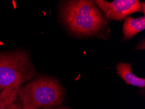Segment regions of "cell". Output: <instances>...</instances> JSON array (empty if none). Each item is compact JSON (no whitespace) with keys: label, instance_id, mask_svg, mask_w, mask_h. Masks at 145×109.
<instances>
[{"label":"cell","instance_id":"6da1fadb","mask_svg":"<svg viewBox=\"0 0 145 109\" xmlns=\"http://www.w3.org/2000/svg\"><path fill=\"white\" fill-rule=\"evenodd\" d=\"M63 22L72 33L82 36L96 34L106 24L104 15L94 1H65L60 8Z\"/></svg>","mask_w":145,"mask_h":109},{"label":"cell","instance_id":"7a4b0ae2","mask_svg":"<svg viewBox=\"0 0 145 109\" xmlns=\"http://www.w3.org/2000/svg\"><path fill=\"white\" fill-rule=\"evenodd\" d=\"M17 99L22 109H46L62 103L64 90L57 80L40 76L21 86Z\"/></svg>","mask_w":145,"mask_h":109},{"label":"cell","instance_id":"3957f363","mask_svg":"<svg viewBox=\"0 0 145 109\" xmlns=\"http://www.w3.org/2000/svg\"><path fill=\"white\" fill-rule=\"evenodd\" d=\"M36 73L29 55L25 51L0 53V91L16 82L25 83L31 80Z\"/></svg>","mask_w":145,"mask_h":109},{"label":"cell","instance_id":"277c9868","mask_svg":"<svg viewBox=\"0 0 145 109\" xmlns=\"http://www.w3.org/2000/svg\"><path fill=\"white\" fill-rule=\"evenodd\" d=\"M94 1L103 14L111 20L120 21L134 13L142 12L138 0H115L111 2L96 0Z\"/></svg>","mask_w":145,"mask_h":109},{"label":"cell","instance_id":"5b68a950","mask_svg":"<svg viewBox=\"0 0 145 109\" xmlns=\"http://www.w3.org/2000/svg\"><path fill=\"white\" fill-rule=\"evenodd\" d=\"M132 65L130 63L120 62L116 66V71L118 76L124 80V81L129 85L144 88L145 80L143 78L136 76L132 72Z\"/></svg>","mask_w":145,"mask_h":109},{"label":"cell","instance_id":"8992f818","mask_svg":"<svg viewBox=\"0 0 145 109\" xmlns=\"http://www.w3.org/2000/svg\"><path fill=\"white\" fill-rule=\"evenodd\" d=\"M145 28V18L126 17L123 24V34L126 40L132 38Z\"/></svg>","mask_w":145,"mask_h":109},{"label":"cell","instance_id":"52a82bcc","mask_svg":"<svg viewBox=\"0 0 145 109\" xmlns=\"http://www.w3.org/2000/svg\"><path fill=\"white\" fill-rule=\"evenodd\" d=\"M20 82H16L0 92V109H6L7 106L17 100V94L22 85Z\"/></svg>","mask_w":145,"mask_h":109},{"label":"cell","instance_id":"ba28073f","mask_svg":"<svg viewBox=\"0 0 145 109\" xmlns=\"http://www.w3.org/2000/svg\"><path fill=\"white\" fill-rule=\"evenodd\" d=\"M6 109H22V107L21 104H20L19 102L16 100L11 104H10Z\"/></svg>","mask_w":145,"mask_h":109},{"label":"cell","instance_id":"9c48e42d","mask_svg":"<svg viewBox=\"0 0 145 109\" xmlns=\"http://www.w3.org/2000/svg\"><path fill=\"white\" fill-rule=\"evenodd\" d=\"M46 109H70L67 107H63V106H55V107H52V108H48Z\"/></svg>","mask_w":145,"mask_h":109},{"label":"cell","instance_id":"30bf717a","mask_svg":"<svg viewBox=\"0 0 145 109\" xmlns=\"http://www.w3.org/2000/svg\"><path fill=\"white\" fill-rule=\"evenodd\" d=\"M140 3V7H141V11L142 13H144V2H142Z\"/></svg>","mask_w":145,"mask_h":109}]
</instances>
